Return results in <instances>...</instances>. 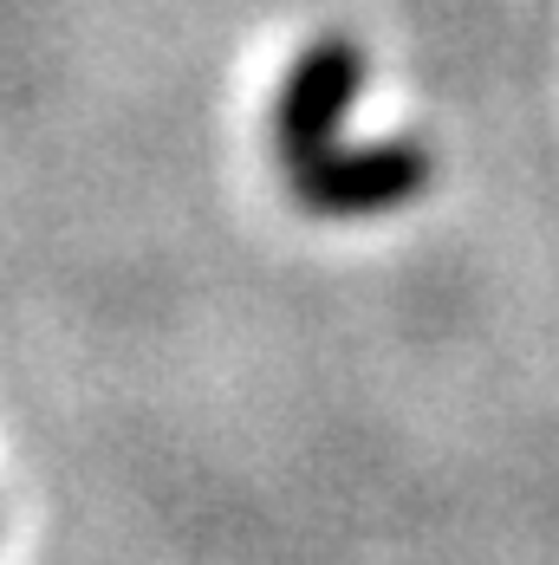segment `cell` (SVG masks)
I'll list each match as a JSON object with an SVG mask.
<instances>
[{
  "label": "cell",
  "mask_w": 559,
  "mask_h": 565,
  "mask_svg": "<svg viewBox=\"0 0 559 565\" xmlns=\"http://www.w3.org/2000/svg\"><path fill=\"white\" fill-rule=\"evenodd\" d=\"M358 92H365V53L351 40H319L286 65L274 92V157L293 195L319 215L338 222H365V215H391L403 209L430 170L423 150L410 143H358L351 117H358Z\"/></svg>",
  "instance_id": "cell-1"
}]
</instances>
